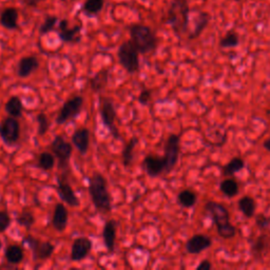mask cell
Returning a JSON list of instances; mask_svg holds the SVG:
<instances>
[{
	"label": "cell",
	"instance_id": "cell-1",
	"mask_svg": "<svg viewBox=\"0 0 270 270\" xmlns=\"http://www.w3.org/2000/svg\"><path fill=\"white\" fill-rule=\"evenodd\" d=\"M89 193L92 203L98 212L108 213L112 209V198L108 184L99 172H94L89 179Z\"/></svg>",
	"mask_w": 270,
	"mask_h": 270
},
{
	"label": "cell",
	"instance_id": "cell-2",
	"mask_svg": "<svg viewBox=\"0 0 270 270\" xmlns=\"http://www.w3.org/2000/svg\"><path fill=\"white\" fill-rule=\"evenodd\" d=\"M205 209L212 218L221 238L225 240L234 238L237 234V228L230 223L229 211L224 205L210 201L205 205Z\"/></svg>",
	"mask_w": 270,
	"mask_h": 270
},
{
	"label": "cell",
	"instance_id": "cell-3",
	"mask_svg": "<svg viewBox=\"0 0 270 270\" xmlns=\"http://www.w3.org/2000/svg\"><path fill=\"white\" fill-rule=\"evenodd\" d=\"M129 33H130L131 40L139 54H148L156 49V34L150 27L135 23V25L129 27Z\"/></svg>",
	"mask_w": 270,
	"mask_h": 270
},
{
	"label": "cell",
	"instance_id": "cell-4",
	"mask_svg": "<svg viewBox=\"0 0 270 270\" xmlns=\"http://www.w3.org/2000/svg\"><path fill=\"white\" fill-rule=\"evenodd\" d=\"M189 12L187 0H173L168 10L166 21L175 31H186L189 23Z\"/></svg>",
	"mask_w": 270,
	"mask_h": 270
},
{
	"label": "cell",
	"instance_id": "cell-5",
	"mask_svg": "<svg viewBox=\"0 0 270 270\" xmlns=\"http://www.w3.org/2000/svg\"><path fill=\"white\" fill-rule=\"evenodd\" d=\"M117 56L120 64L128 73H135L139 70V52L131 39L121 44Z\"/></svg>",
	"mask_w": 270,
	"mask_h": 270
},
{
	"label": "cell",
	"instance_id": "cell-6",
	"mask_svg": "<svg viewBox=\"0 0 270 270\" xmlns=\"http://www.w3.org/2000/svg\"><path fill=\"white\" fill-rule=\"evenodd\" d=\"M0 137L7 146H14L20 137V124L16 117H6L0 123Z\"/></svg>",
	"mask_w": 270,
	"mask_h": 270
},
{
	"label": "cell",
	"instance_id": "cell-7",
	"mask_svg": "<svg viewBox=\"0 0 270 270\" xmlns=\"http://www.w3.org/2000/svg\"><path fill=\"white\" fill-rule=\"evenodd\" d=\"M181 135L179 134H171L165 144V154H164V159H165V173L171 172L174 167L177 166L180 156V147H181Z\"/></svg>",
	"mask_w": 270,
	"mask_h": 270
},
{
	"label": "cell",
	"instance_id": "cell-8",
	"mask_svg": "<svg viewBox=\"0 0 270 270\" xmlns=\"http://www.w3.org/2000/svg\"><path fill=\"white\" fill-rule=\"evenodd\" d=\"M84 105V98L83 96H73L71 98H69L62 107L60 113L56 119L57 124H65L70 120H73L77 115L80 114L81 109H83Z\"/></svg>",
	"mask_w": 270,
	"mask_h": 270
},
{
	"label": "cell",
	"instance_id": "cell-9",
	"mask_svg": "<svg viewBox=\"0 0 270 270\" xmlns=\"http://www.w3.org/2000/svg\"><path fill=\"white\" fill-rule=\"evenodd\" d=\"M100 117L102 124L108 129L109 132L114 137H120V132L117 130L115 122L117 119L114 104L110 98H102L100 103Z\"/></svg>",
	"mask_w": 270,
	"mask_h": 270
},
{
	"label": "cell",
	"instance_id": "cell-10",
	"mask_svg": "<svg viewBox=\"0 0 270 270\" xmlns=\"http://www.w3.org/2000/svg\"><path fill=\"white\" fill-rule=\"evenodd\" d=\"M25 241L31 248L35 260L44 261L51 257V255L54 252L55 247L50 242H41L40 240L31 236V234H28L25 238Z\"/></svg>",
	"mask_w": 270,
	"mask_h": 270
},
{
	"label": "cell",
	"instance_id": "cell-11",
	"mask_svg": "<svg viewBox=\"0 0 270 270\" xmlns=\"http://www.w3.org/2000/svg\"><path fill=\"white\" fill-rule=\"evenodd\" d=\"M51 148H52L53 154L56 156L58 161H60V166L62 168L68 166L69 160L70 158H71L72 152H73L72 144L67 142V140L64 138V136L57 135L53 139Z\"/></svg>",
	"mask_w": 270,
	"mask_h": 270
},
{
	"label": "cell",
	"instance_id": "cell-12",
	"mask_svg": "<svg viewBox=\"0 0 270 270\" xmlns=\"http://www.w3.org/2000/svg\"><path fill=\"white\" fill-rule=\"evenodd\" d=\"M81 30H83L81 25L70 28L67 19H61L56 29L61 40L67 43H78L81 40Z\"/></svg>",
	"mask_w": 270,
	"mask_h": 270
},
{
	"label": "cell",
	"instance_id": "cell-13",
	"mask_svg": "<svg viewBox=\"0 0 270 270\" xmlns=\"http://www.w3.org/2000/svg\"><path fill=\"white\" fill-rule=\"evenodd\" d=\"M57 192L62 201L69 206L78 207L80 205L79 198L77 197L75 191L73 190L72 186L66 180L65 177L58 178L57 181Z\"/></svg>",
	"mask_w": 270,
	"mask_h": 270
},
{
	"label": "cell",
	"instance_id": "cell-14",
	"mask_svg": "<svg viewBox=\"0 0 270 270\" xmlns=\"http://www.w3.org/2000/svg\"><path fill=\"white\" fill-rule=\"evenodd\" d=\"M91 250H92L91 240L86 237H80L76 239L72 244L70 259H71L72 262L83 261L90 254Z\"/></svg>",
	"mask_w": 270,
	"mask_h": 270
},
{
	"label": "cell",
	"instance_id": "cell-15",
	"mask_svg": "<svg viewBox=\"0 0 270 270\" xmlns=\"http://www.w3.org/2000/svg\"><path fill=\"white\" fill-rule=\"evenodd\" d=\"M143 165L146 173L151 178H156L165 173V159L163 156L152 154L147 155L144 158Z\"/></svg>",
	"mask_w": 270,
	"mask_h": 270
},
{
	"label": "cell",
	"instance_id": "cell-16",
	"mask_svg": "<svg viewBox=\"0 0 270 270\" xmlns=\"http://www.w3.org/2000/svg\"><path fill=\"white\" fill-rule=\"evenodd\" d=\"M212 245V241L205 234H195L186 243V251L190 254H199Z\"/></svg>",
	"mask_w": 270,
	"mask_h": 270
},
{
	"label": "cell",
	"instance_id": "cell-17",
	"mask_svg": "<svg viewBox=\"0 0 270 270\" xmlns=\"http://www.w3.org/2000/svg\"><path fill=\"white\" fill-rule=\"evenodd\" d=\"M39 68V62L35 56H25L20 58L17 66V75L20 78H28Z\"/></svg>",
	"mask_w": 270,
	"mask_h": 270
},
{
	"label": "cell",
	"instance_id": "cell-18",
	"mask_svg": "<svg viewBox=\"0 0 270 270\" xmlns=\"http://www.w3.org/2000/svg\"><path fill=\"white\" fill-rule=\"evenodd\" d=\"M72 144L80 154L85 155L90 147V131L87 128H79L72 135Z\"/></svg>",
	"mask_w": 270,
	"mask_h": 270
},
{
	"label": "cell",
	"instance_id": "cell-19",
	"mask_svg": "<svg viewBox=\"0 0 270 270\" xmlns=\"http://www.w3.org/2000/svg\"><path fill=\"white\" fill-rule=\"evenodd\" d=\"M68 219H69V214H68V210L66 206L62 203L57 204L54 208L53 217H52L53 228L58 232L65 231L68 225Z\"/></svg>",
	"mask_w": 270,
	"mask_h": 270
},
{
	"label": "cell",
	"instance_id": "cell-20",
	"mask_svg": "<svg viewBox=\"0 0 270 270\" xmlns=\"http://www.w3.org/2000/svg\"><path fill=\"white\" fill-rule=\"evenodd\" d=\"M18 11L16 8L10 7L5 9L0 15V23L8 30H16L18 28Z\"/></svg>",
	"mask_w": 270,
	"mask_h": 270
},
{
	"label": "cell",
	"instance_id": "cell-21",
	"mask_svg": "<svg viewBox=\"0 0 270 270\" xmlns=\"http://www.w3.org/2000/svg\"><path fill=\"white\" fill-rule=\"evenodd\" d=\"M102 240L104 247L110 252L115 249L116 241V223L114 221H108L102 229Z\"/></svg>",
	"mask_w": 270,
	"mask_h": 270
},
{
	"label": "cell",
	"instance_id": "cell-22",
	"mask_svg": "<svg viewBox=\"0 0 270 270\" xmlns=\"http://www.w3.org/2000/svg\"><path fill=\"white\" fill-rule=\"evenodd\" d=\"M5 256L6 260L9 264L12 265H18L22 262L23 256H25V252H23V249L21 246L16 245V244H12L9 245L6 248L5 251Z\"/></svg>",
	"mask_w": 270,
	"mask_h": 270
},
{
	"label": "cell",
	"instance_id": "cell-23",
	"mask_svg": "<svg viewBox=\"0 0 270 270\" xmlns=\"http://www.w3.org/2000/svg\"><path fill=\"white\" fill-rule=\"evenodd\" d=\"M138 143L137 137H132L129 142L126 144L125 148L122 152V163L125 167H129L133 161L134 157V150Z\"/></svg>",
	"mask_w": 270,
	"mask_h": 270
},
{
	"label": "cell",
	"instance_id": "cell-24",
	"mask_svg": "<svg viewBox=\"0 0 270 270\" xmlns=\"http://www.w3.org/2000/svg\"><path fill=\"white\" fill-rule=\"evenodd\" d=\"M238 206H239V209L241 210V212L247 219H250L254 215L255 209H256V203L252 197L243 196L238 202Z\"/></svg>",
	"mask_w": 270,
	"mask_h": 270
},
{
	"label": "cell",
	"instance_id": "cell-25",
	"mask_svg": "<svg viewBox=\"0 0 270 270\" xmlns=\"http://www.w3.org/2000/svg\"><path fill=\"white\" fill-rule=\"evenodd\" d=\"M209 20H210V15L208 13H206V12H199L196 22H195L194 29L190 33L189 38L194 39V38L198 37L199 35H201V33L205 30V28L208 26Z\"/></svg>",
	"mask_w": 270,
	"mask_h": 270
},
{
	"label": "cell",
	"instance_id": "cell-26",
	"mask_svg": "<svg viewBox=\"0 0 270 270\" xmlns=\"http://www.w3.org/2000/svg\"><path fill=\"white\" fill-rule=\"evenodd\" d=\"M6 111L10 116H13L18 119L22 115L23 112V103L18 96H12L6 103Z\"/></svg>",
	"mask_w": 270,
	"mask_h": 270
},
{
	"label": "cell",
	"instance_id": "cell-27",
	"mask_svg": "<svg viewBox=\"0 0 270 270\" xmlns=\"http://www.w3.org/2000/svg\"><path fill=\"white\" fill-rule=\"evenodd\" d=\"M179 204L185 208H191L196 204L197 194L189 189H185L181 191L178 195Z\"/></svg>",
	"mask_w": 270,
	"mask_h": 270
},
{
	"label": "cell",
	"instance_id": "cell-28",
	"mask_svg": "<svg viewBox=\"0 0 270 270\" xmlns=\"http://www.w3.org/2000/svg\"><path fill=\"white\" fill-rule=\"evenodd\" d=\"M220 189L228 197H234L239 193V184L233 179H226L220 184Z\"/></svg>",
	"mask_w": 270,
	"mask_h": 270
},
{
	"label": "cell",
	"instance_id": "cell-29",
	"mask_svg": "<svg viewBox=\"0 0 270 270\" xmlns=\"http://www.w3.org/2000/svg\"><path fill=\"white\" fill-rule=\"evenodd\" d=\"M245 167V161L241 157H233L229 163L223 168V173L227 177H231V175L236 174L240 170H242Z\"/></svg>",
	"mask_w": 270,
	"mask_h": 270
},
{
	"label": "cell",
	"instance_id": "cell-30",
	"mask_svg": "<svg viewBox=\"0 0 270 270\" xmlns=\"http://www.w3.org/2000/svg\"><path fill=\"white\" fill-rule=\"evenodd\" d=\"M103 0H86L83 5V12L89 16L97 15L103 8Z\"/></svg>",
	"mask_w": 270,
	"mask_h": 270
},
{
	"label": "cell",
	"instance_id": "cell-31",
	"mask_svg": "<svg viewBox=\"0 0 270 270\" xmlns=\"http://www.w3.org/2000/svg\"><path fill=\"white\" fill-rule=\"evenodd\" d=\"M38 166L40 169L45 171L52 170L55 166L54 154L50 153V152H42L38 157Z\"/></svg>",
	"mask_w": 270,
	"mask_h": 270
},
{
	"label": "cell",
	"instance_id": "cell-32",
	"mask_svg": "<svg viewBox=\"0 0 270 270\" xmlns=\"http://www.w3.org/2000/svg\"><path fill=\"white\" fill-rule=\"evenodd\" d=\"M17 224L25 227L26 229H31V227L34 225L35 223V217L34 214L29 210H23L18 214L16 218Z\"/></svg>",
	"mask_w": 270,
	"mask_h": 270
},
{
	"label": "cell",
	"instance_id": "cell-33",
	"mask_svg": "<svg viewBox=\"0 0 270 270\" xmlns=\"http://www.w3.org/2000/svg\"><path fill=\"white\" fill-rule=\"evenodd\" d=\"M108 80V72L107 71H101L99 72L95 77H93L90 80V86L93 89V91H100L103 89V87L107 85Z\"/></svg>",
	"mask_w": 270,
	"mask_h": 270
},
{
	"label": "cell",
	"instance_id": "cell-34",
	"mask_svg": "<svg viewBox=\"0 0 270 270\" xmlns=\"http://www.w3.org/2000/svg\"><path fill=\"white\" fill-rule=\"evenodd\" d=\"M240 42L239 35L234 32H228L224 37H223L220 41V46L223 49L227 48H234Z\"/></svg>",
	"mask_w": 270,
	"mask_h": 270
},
{
	"label": "cell",
	"instance_id": "cell-35",
	"mask_svg": "<svg viewBox=\"0 0 270 270\" xmlns=\"http://www.w3.org/2000/svg\"><path fill=\"white\" fill-rule=\"evenodd\" d=\"M60 20L56 16H46L42 25L39 28V34L40 35H46L56 30V23Z\"/></svg>",
	"mask_w": 270,
	"mask_h": 270
},
{
	"label": "cell",
	"instance_id": "cell-36",
	"mask_svg": "<svg viewBox=\"0 0 270 270\" xmlns=\"http://www.w3.org/2000/svg\"><path fill=\"white\" fill-rule=\"evenodd\" d=\"M37 123H38V130L37 133L40 136H43L46 132L49 131V127H50V122L48 116H46L44 113H39L36 117Z\"/></svg>",
	"mask_w": 270,
	"mask_h": 270
},
{
	"label": "cell",
	"instance_id": "cell-37",
	"mask_svg": "<svg viewBox=\"0 0 270 270\" xmlns=\"http://www.w3.org/2000/svg\"><path fill=\"white\" fill-rule=\"evenodd\" d=\"M11 225V218L7 211H0V233L5 232Z\"/></svg>",
	"mask_w": 270,
	"mask_h": 270
},
{
	"label": "cell",
	"instance_id": "cell-38",
	"mask_svg": "<svg viewBox=\"0 0 270 270\" xmlns=\"http://www.w3.org/2000/svg\"><path fill=\"white\" fill-rule=\"evenodd\" d=\"M150 98H151V91L148 89H145L139 93L138 102L142 103V104H147L149 102Z\"/></svg>",
	"mask_w": 270,
	"mask_h": 270
},
{
	"label": "cell",
	"instance_id": "cell-39",
	"mask_svg": "<svg viewBox=\"0 0 270 270\" xmlns=\"http://www.w3.org/2000/svg\"><path fill=\"white\" fill-rule=\"evenodd\" d=\"M212 268V264H211L208 260H204L196 266V270H210Z\"/></svg>",
	"mask_w": 270,
	"mask_h": 270
},
{
	"label": "cell",
	"instance_id": "cell-40",
	"mask_svg": "<svg viewBox=\"0 0 270 270\" xmlns=\"http://www.w3.org/2000/svg\"><path fill=\"white\" fill-rule=\"evenodd\" d=\"M265 247V242H264V238H260L259 240H257L254 244V250L256 252H259L261 250H263V248Z\"/></svg>",
	"mask_w": 270,
	"mask_h": 270
},
{
	"label": "cell",
	"instance_id": "cell-41",
	"mask_svg": "<svg viewBox=\"0 0 270 270\" xmlns=\"http://www.w3.org/2000/svg\"><path fill=\"white\" fill-rule=\"evenodd\" d=\"M41 2L43 0H22V3L30 8H36Z\"/></svg>",
	"mask_w": 270,
	"mask_h": 270
},
{
	"label": "cell",
	"instance_id": "cell-42",
	"mask_svg": "<svg viewBox=\"0 0 270 270\" xmlns=\"http://www.w3.org/2000/svg\"><path fill=\"white\" fill-rule=\"evenodd\" d=\"M263 146H264V148H265L266 150H268V151L270 152V137L267 138V139L265 140L264 144H263Z\"/></svg>",
	"mask_w": 270,
	"mask_h": 270
},
{
	"label": "cell",
	"instance_id": "cell-43",
	"mask_svg": "<svg viewBox=\"0 0 270 270\" xmlns=\"http://www.w3.org/2000/svg\"><path fill=\"white\" fill-rule=\"evenodd\" d=\"M0 248H2V241H0Z\"/></svg>",
	"mask_w": 270,
	"mask_h": 270
},
{
	"label": "cell",
	"instance_id": "cell-44",
	"mask_svg": "<svg viewBox=\"0 0 270 270\" xmlns=\"http://www.w3.org/2000/svg\"><path fill=\"white\" fill-rule=\"evenodd\" d=\"M62 2H67V0H62Z\"/></svg>",
	"mask_w": 270,
	"mask_h": 270
}]
</instances>
